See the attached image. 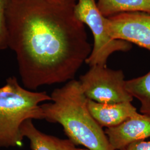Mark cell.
<instances>
[{"label": "cell", "instance_id": "1", "mask_svg": "<svg viewBox=\"0 0 150 150\" xmlns=\"http://www.w3.org/2000/svg\"><path fill=\"white\" fill-rule=\"evenodd\" d=\"M77 0H7L8 47L23 86L32 91L74 80L92 51Z\"/></svg>", "mask_w": 150, "mask_h": 150}, {"label": "cell", "instance_id": "2", "mask_svg": "<svg viewBox=\"0 0 150 150\" xmlns=\"http://www.w3.org/2000/svg\"><path fill=\"white\" fill-rule=\"evenodd\" d=\"M51 102L41 105L43 120L59 123L68 139L88 150H115L102 127L87 107L88 98L79 80H72L55 88Z\"/></svg>", "mask_w": 150, "mask_h": 150}, {"label": "cell", "instance_id": "3", "mask_svg": "<svg viewBox=\"0 0 150 150\" xmlns=\"http://www.w3.org/2000/svg\"><path fill=\"white\" fill-rule=\"evenodd\" d=\"M46 92H36L21 86L15 76L0 87V148L21 147L23 123L29 120H43L40 105L50 101Z\"/></svg>", "mask_w": 150, "mask_h": 150}, {"label": "cell", "instance_id": "4", "mask_svg": "<svg viewBox=\"0 0 150 150\" xmlns=\"http://www.w3.org/2000/svg\"><path fill=\"white\" fill-rule=\"evenodd\" d=\"M76 17L91 30L93 37V46L86 59L90 67L98 65L107 66L110 56L116 52H127L132 43L113 38L106 25V17L99 10L96 0H77L75 7Z\"/></svg>", "mask_w": 150, "mask_h": 150}, {"label": "cell", "instance_id": "5", "mask_svg": "<svg viewBox=\"0 0 150 150\" xmlns=\"http://www.w3.org/2000/svg\"><path fill=\"white\" fill-rule=\"evenodd\" d=\"M90 67L86 74L80 76L79 80L88 99L108 104L132 101L133 97L126 89L122 70H112L98 65Z\"/></svg>", "mask_w": 150, "mask_h": 150}, {"label": "cell", "instance_id": "6", "mask_svg": "<svg viewBox=\"0 0 150 150\" xmlns=\"http://www.w3.org/2000/svg\"><path fill=\"white\" fill-rule=\"evenodd\" d=\"M106 25L113 38L134 43L150 51V13H120L106 17Z\"/></svg>", "mask_w": 150, "mask_h": 150}, {"label": "cell", "instance_id": "7", "mask_svg": "<svg viewBox=\"0 0 150 150\" xmlns=\"http://www.w3.org/2000/svg\"><path fill=\"white\" fill-rule=\"evenodd\" d=\"M105 132L115 150L122 149L136 141L150 137V117L139 113L115 127L106 128Z\"/></svg>", "mask_w": 150, "mask_h": 150}, {"label": "cell", "instance_id": "8", "mask_svg": "<svg viewBox=\"0 0 150 150\" xmlns=\"http://www.w3.org/2000/svg\"><path fill=\"white\" fill-rule=\"evenodd\" d=\"M87 107L92 117L102 127L116 126L139 115L131 102L108 104L88 99Z\"/></svg>", "mask_w": 150, "mask_h": 150}, {"label": "cell", "instance_id": "9", "mask_svg": "<svg viewBox=\"0 0 150 150\" xmlns=\"http://www.w3.org/2000/svg\"><path fill=\"white\" fill-rule=\"evenodd\" d=\"M21 133L28 140L31 150H88L77 147L69 139H62L43 133L35 126L31 120L23 123Z\"/></svg>", "mask_w": 150, "mask_h": 150}, {"label": "cell", "instance_id": "10", "mask_svg": "<svg viewBox=\"0 0 150 150\" xmlns=\"http://www.w3.org/2000/svg\"><path fill=\"white\" fill-rule=\"evenodd\" d=\"M97 5L106 17L126 12L150 13V0H98Z\"/></svg>", "mask_w": 150, "mask_h": 150}, {"label": "cell", "instance_id": "11", "mask_svg": "<svg viewBox=\"0 0 150 150\" xmlns=\"http://www.w3.org/2000/svg\"><path fill=\"white\" fill-rule=\"evenodd\" d=\"M126 89L141 103L140 112L150 117V70L146 74L126 81Z\"/></svg>", "mask_w": 150, "mask_h": 150}, {"label": "cell", "instance_id": "12", "mask_svg": "<svg viewBox=\"0 0 150 150\" xmlns=\"http://www.w3.org/2000/svg\"><path fill=\"white\" fill-rule=\"evenodd\" d=\"M7 0H0V50L8 47L6 12Z\"/></svg>", "mask_w": 150, "mask_h": 150}, {"label": "cell", "instance_id": "13", "mask_svg": "<svg viewBox=\"0 0 150 150\" xmlns=\"http://www.w3.org/2000/svg\"><path fill=\"white\" fill-rule=\"evenodd\" d=\"M118 150H150V140L136 141Z\"/></svg>", "mask_w": 150, "mask_h": 150}]
</instances>
